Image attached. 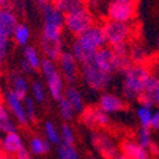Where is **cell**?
Here are the masks:
<instances>
[{
	"instance_id": "1",
	"label": "cell",
	"mask_w": 159,
	"mask_h": 159,
	"mask_svg": "<svg viewBox=\"0 0 159 159\" xmlns=\"http://www.w3.org/2000/svg\"><path fill=\"white\" fill-rule=\"evenodd\" d=\"M152 72L147 65H130L123 72V97L125 101H138L144 93V89Z\"/></svg>"
},
{
	"instance_id": "2",
	"label": "cell",
	"mask_w": 159,
	"mask_h": 159,
	"mask_svg": "<svg viewBox=\"0 0 159 159\" xmlns=\"http://www.w3.org/2000/svg\"><path fill=\"white\" fill-rule=\"evenodd\" d=\"M41 71L44 81H46V87L48 91V95L53 98L54 101H58L65 96V78L58 68V65L56 61H52L49 58H43L42 65H41Z\"/></svg>"
},
{
	"instance_id": "3",
	"label": "cell",
	"mask_w": 159,
	"mask_h": 159,
	"mask_svg": "<svg viewBox=\"0 0 159 159\" xmlns=\"http://www.w3.org/2000/svg\"><path fill=\"white\" fill-rule=\"evenodd\" d=\"M95 24L91 9L86 5L65 15V29L73 37H78Z\"/></svg>"
},
{
	"instance_id": "4",
	"label": "cell",
	"mask_w": 159,
	"mask_h": 159,
	"mask_svg": "<svg viewBox=\"0 0 159 159\" xmlns=\"http://www.w3.org/2000/svg\"><path fill=\"white\" fill-rule=\"evenodd\" d=\"M104 33L106 37V43L110 47L129 43L133 35V27L130 23H123L116 20H107L102 24Z\"/></svg>"
},
{
	"instance_id": "5",
	"label": "cell",
	"mask_w": 159,
	"mask_h": 159,
	"mask_svg": "<svg viewBox=\"0 0 159 159\" xmlns=\"http://www.w3.org/2000/svg\"><path fill=\"white\" fill-rule=\"evenodd\" d=\"M81 76L89 89L96 92H105L111 84L112 75L97 68L92 62L81 66Z\"/></svg>"
},
{
	"instance_id": "6",
	"label": "cell",
	"mask_w": 159,
	"mask_h": 159,
	"mask_svg": "<svg viewBox=\"0 0 159 159\" xmlns=\"http://www.w3.org/2000/svg\"><path fill=\"white\" fill-rule=\"evenodd\" d=\"M91 144L102 159H112L120 153V147L112 139V136L104 131L93 130L91 134Z\"/></svg>"
},
{
	"instance_id": "7",
	"label": "cell",
	"mask_w": 159,
	"mask_h": 159,
	"mask_svg": "<svg viewBox=\"0 0 159 159\" xmlns=\"http://www.w3.org/2000/svg\"><path fill=\"white\" fill-rule=\"evenodd\" d=\"M3 101L14 117L16 124L22 128H28L29 126V120L25 112V106H24V100L22 97H19L16 93H14L10 89H7L3 93Z\"/></svg>"
},
{
	"instance_id": "8",
	"label": "cell",
	"mask_w": 159,
	"mask_h": 159,
	"mask_svg": "<svg viewBox=\"0 0 159 159\" xmlns=\"http://www.w3.org/2000/svg\"><path fill=\"white\" fill-rule=\"evenodd\" d=\"M75 41L80 46H82L84 48H86L92 53H96V51L102 48L104 46H107L104 28L102 25H98V24H93L82 34L75 37Z\"/></svg>"
},
{
	"instance_id": "9",
	"label": "cell",
	"mask_w": 159,
	"mask_h": 159,
	"mask_svg": "<svg viewBox=\"0 0 159 159\" xmlns=\"http://www.w3.org/2000/svg\"><path fill=\"white\" fill-rule=\"evenodd\" d=\"M41 51L44 58L52 61H58V58L63 53V41L62 32H43L41 34Z\"/></svg>"
},
{
	"instance_id": "10",
	"label": "cell",
	"mask_w": 159,
	"mask_h": 159,
	"mask_svg": "<svg viewBox=\"0 0 159 159\" xmlns=\"http://www.w3.org/2000/svg\"><path fill=\"white\" fill-rule=\"evenodd\" d=\"M92 63L97 68H100L104 72L110 73V75H114L115 72H120L119 58L110 46H104L102 48L96 51L92 58Z\"/></svg>"
},
{
	"instance_id": "11",
	"label": "cell",
	"mask_w": 159,
	"mask_h": 159,
	"mask_svg": "<svg viewBox=\"0 0 159 159\" xmlns=\"http://www.w3.org/2000/svg\"><path fill=\"white\" fill-rule=\"evenodd\" d=\"M106 14L110 20L130 23L136 14V5H135V3L111 0L107 5Z\"/></svg>"
},
{
	"instance_id": "12",
	"label": "cell",
	"mask_w": 159,
	"mask_h": 159,
	"mask_svg": "<svg viewBox=\"0 0 159 159\" xmlns=\"http://www.w3.org/2000/svg\"><path fill=\"white\" fill-rule=\"evenodd\" d=\"M43 16V27L42 29L47 30H61L65 29V14L59 11L53 3L44 4L43 7L39 8Z\"/></svg>"
},
{
	"instance_id": "13",
	"label": "cell",
	"mask_w": 159,
	"mask_h": 159,
	"mask_svg": "<svg viewBox=\"0 0 159 159\" xmlns=\"http://www.w3.org/2000/svg\"><path fill=\"white\" fill-rule=\"evenodd\" d=\"M58 68L61 71L65 81L68 82V85H73L77 78H78V62L76 61V58L73 57V54L71 52H66L63 51V53L61 54V57L58 58L57 61Z\"/></svg>"
},
{
	"instance_id": "14",
	"label": "cell",
	"mask_w": 159,
	"mask_h": 159,
	"mask_svg": "<svg viewBox=\"0 0 159 159\" xmlns=\"http://www.w3.org/2000/svg\"><path fill=\"white\" fill-rule=\"evenodd\" d=\"M126 101L125 98L121 96H117L111 92H102L98 97L97 101V107L105 111L106 114H117V112H123L126 110Z\"/></svg>"
},
{
	"instance_id": "15",
	"label": "cell",
	"mask_w": 159,
	"mask_h": 159,
	"mask_svg": "<svg viewBox=\"0 0 159 159\" xmlns=\"http://www.w3.org/2000/svg\"><path fill=\"white\" fill-rule=\"evenodd\" d=\"M119 147H120V152L130 159H153L150 152L142 147L135 139H124Z\"/></svg>"
},
{
	"instance_id": "16",
	"label": "cell",
	"mask_w": 159,
	"mask_h": 159,
	"mask_svg": "<svg viewBox=\"0 0 159 159\" xmlns=\"http://www.w3.org/2000/svg\"><path fill=\"white\" fill-rule=\"evenodd\" d=\"M0 142H2L3 153L11 155V157H15L18 154V152H20L25 147L24 139L19 131H11V133L4 134L0 138Z\"/></svg>"
},
{
	"instance_id": "17",
	"label": "cell",
	"mask_w": 159,
	"mask_h": 159,
	"mask_svg": "<svg viewBox=\"0 0 159 159\" xmlns=\"http://www.w3.org/2000/svg\"><path fill=\"white\" fill-rule=\"evenodd\" d=\"M8 82H9L8 89H10L14 93H16L19 97H22L23 100L28 96L30 84L28 82V78L23 72H19V71L10 72L8 76Z\"/></svg>"
},
{
	"instance_id": "18",
	"label": "cell",
	"mask_w": 159,
	"mask_h": 159,
	"mask_svg": "<svg viewBox=\"0 0 159 159\" xmlns=\"http://www.w3.org/2000/svg\"><path fill=\"white\" fill-rule=\"evenodd\" d=\"M18 24V14L13 8L0 9V33L3 35L11 38Z\"/></svg>"
},
{
	"instance_id": "19",
	"label": "cell",
	"mask_w": 159,
	"mask_h": 159,
	"mask_svg": "<svg viewBox=\"0 0 159 159\" xmlns=\"http://www.w3.org/2000/svg\"><path fill=\"white\" fill-rule=\"evenodd\" d=\"M52 144L47 140L46 138L41 135H33L30 136L29 142H28V149L34 157H43L48 154L52 150Z\"/></svg>"
},
{
	"instance_id": "20",
	"label": "cell",
	"mask_w": 159,
	"mask_h": 159,
	"mask_svg": "<svg viewBox=\"0 0 159 159\" xmlns=\"http://www.w3.org/2000/svg\"><path fill=\"white\" fill-rule=\"evenodd\" d=\"M65 97L71 102V105L73 106V109L76 110V112L78 115L81 114L84 111V109L86 107L85 100H84V96H82L81 91H80L73 85H68L66 87V90H65Z\"/></svg>"
},
{
	"instance_id": "21",
	"label": "cell",
	"mask_w": 159,
	"mask_h": 159,
	"mask_svg": "<svg viewBox=\"0 0 159 159\" xmlns=\"http://www.w3.org/2000/svg\"><path fill=\"white\" fill-rule=\"evenodd\" d=\"M129 58L133 65H147L149 59L148 49L140 43H133L129 46Z\"/></svg>"
},
{
	"instance_id": "22",
	"label": "cell",
	"mask_w": 159,
	"mask_h": 159,
	"mask_svg": "<svg viewBox=\"0 0 159 159\" xmlns=\"http://www.w3.org/2000/svg\"><path fill=\"white\" fill-rule=\"evenodd\" d=\"M23 61L27 62L34 71H39L43 58L41 56V52H39L35 47L28 44L23 48Z\"/></svg>"
},
{
	"instance_id": "23",
	"label": "cell",
	"mask_w": 159,
	"mask_h": 159,
	"mask_svg": "<svg viewBox=\"0 0 159 159\" xmlns=\"http://www.w3.org/2000/svg\"><path fill=\"white\" fill-rule=\"evenodd\" d=\"M30 37H32V33H30V28L25 24V23H19L11 35V39L13 42L19 46V47H25L29 44V41H30Z\"/></svg>"
},
{
	"instance_id": "24",
	"label": "cell",
	"mask_w": 159,
	"mask_h": 159,
	"mask_svg": "<svg viewBox=\"0 0 159 159\" xmlns=\"http://www.w3.org/2000/svg\"><path fill=\"white\" fill-rule=\"evenodd\" d=\"M43 133H44V138L47 140L57 147L58 144H61V133H59V128L52 121V120H46L43 123Z\"/></svg>"
},
{
	"instance_id": "25",
	"label": "cell",
	"mask_w": 159,
	"mask_h": 159,
	"mask_svg": "<svg viewBox=\"0 0 159 159\" xmlns=\"http://www.w3.org/2000/svg\"><path fill=\"white\" fill-rule=\"evenodd\" d=\"M57 159H82L78 149L73 144L61 143L56 147Z\"/></svg>"
},
{
	"instance_id": "26",
	"label": "cell",
	"mask_w": 159,
	"mask_h": 159,
	"mask_svg": "<svg viewBox=\"0 0 159 159\" xmlns=\"http://www.w3.org/2000/svg\"><path fill=\"white\" fill-rule=\"evenodd\" d=\"M29 92L32 98L37 102V104H44L46 98H47V87L43 82H41L39 80H33L30 82V87H29Z\"/></svg>"
},
{
	"instance_id": "27",
	"label": "cell",
	"mask_w": 159,
	"mask_h": 159,
	"mask_svg": "<svg viewBox=\"0 0 159 159\" xmlns=\"http://www.w3.org/2000/svg\"><path fill=\"white\" fill-rule=\"evenodd\" d=\"M57 107H58V112L59 116L63 120V123H71L75 116H76V110L73 109V106L71 105V102L67 100V98L63 96L61 100L57 101Z\"/></svg>"
},
{
	"instance_id": "28",
	"label": "cell",
	"mask_w": 159,
	"mask_h": 159,
	"mask_svg": "<svg viewBox=\"0 0 159 159\" xmlns=\"http://www.w3.org/2000/svg\"><path fill=\"white\" fill-rule=\"evenodd\" d=\"M53 5L62 14H70L85 5L84 0H53Z\"/></svg>"
},
{
	"instance_id": "29",
	"label": "cell",
	"mask_w": 159,
	"mask_h": 159,
	"mask_svg": "<svg viewBox=\"0 0 159 159\" xmlns=\"http://www.w3.org/2000/svg\"><path fill=\"white\" fill-rule=\"evenodd\" d=\"M153 107L143 106V105H138L135 110V115L139 124L142 128H150V121H152V116H153Z\"/></svg>"
},
{
	"instance_id": "30",
	"label": "cell",
	"mask_w": 159,
	"mask_h": 159,
	"mask_svg": "<svg viewBox=\"0 0 159 159\" xmlns=\"http://www.w3.org/2000/svg\"><path fill=\"white\" fill-rule=\"evenodd\" d=\"M95 111H96V106H86L84 109V111L80 114V119H81V123L91 129V130H96V120H95Z\"/></svg>"
},
{
	"instance_id": "31",
	"label": "cell",
	"mask_w": 159,
	"mask_h": 159,
	"mask_svg": "<svg viewBox=\"0 0 159 159\" xmlns=\"http://www.w3.org/2000/svg\"><path fill=\"white\" fill-rule=\"evenodd\" d=\"M59 133H61V143H66V144H73L76 145V135H75V130L71 126L70 123H62L59 126Z\"/></svg>"
},
{
	"instance_id": "32",
	"label": "cell",
	"mask_w": 159,
	"mask_h": 159,
	"mask_svg": "<svg viewBox=\"0 0 159 159\" xmlns=\"http://www.w3.org/2000/svg\"><path fill=\"white\" fill-rule=\"evenodd\" d=\"M135 140L144 148H149V145L153 143V133L150 128H139L136 133V139Z\"/></svg>"
},
{
	"instance_id": "33",
	"label": "cell",
	"mask_w": 159,
	"mask_h": 159,
	"mask_svg": "<svg viewBox=\"0 0 159 159\" xmlns=\"http://www.w3.org/2000/svg\"><path fill=\"white\" fill-rule=\"evenodd\" d=\"M37 102L32 98V96H27L24 98V106H25V112L28 116V120L30 124L37 123V119H38V111H37Z\"/></svg>"
},
{
	"instance_id": "34",
	"label": "cell",
	"mask_w": 159,
	"mask_h": 159,
	"mask_svg": "<svg viewBox=\"0 0 159 159\" xmlns=\"http://www.w3.org/2000/svg\"><path fill=\"white\" fill-rule=\"evenodd\" d=\"M95 120H96V128L97 129H106L111 124V117L109 114L102 111L101 109H98L96 106L95 111Z\"/></svg>"
},
{
	"instance_id": "35",
	"label": "cell",
	"mask_w": 159,
	"mask_h": 159,
	"mask_svg": "<svg viewBox=\"0 0 159 159\" xmlns=\"http://www.w3.org/2000/svg\"><path fill=\"white\" fill-rule=\"evenodd\" d=\"M150 129L155 130V131H159V109L153 112L152 121H150Z\"/></svg>"
},
{
	"instance_id": "36",
	"label": "cell",
	"mask_w": 159,
	"mask_h": 159,
	"mask_svg": "<svg viewBox=\"0 0 159 159\" xmlns=\"http://www.w3.org/2000/svg\"><path fill=\"white\" fill-rule=\"evenodd\" d=\"M15 159H33V155L29 152V149L24 147L20 152H18V154L15 155Z\"/></svg>"
},
{
	"instance_id": "37",
	"label": "cell",
	"mask_w": 159,
	"mask_h": 159,
	"mask_svg": "<svg viewBox=\"0 0 159 159\" xmlns=\"http://www.w3.org/2000/svg\"><path fill=\"white\" fill-rule=\"evenodd\" d=\"M148 150L150 152V154L153 155V158H154V157H159V145H158L155 142H153V143L149 145Z\"/></svg>"
},
{
	"instance_id": "38",
	"label": "cell",
	"mask_w": 159,
	"mask_h": 159,
	"mask_svg": "<svg viewBox=\"0 0 159 159\" xmlns=\"http://www.w3.org/2000/svg\"><path fill=\"white\" fill-rule=\"evenodd\" d=\"M150 97H152V100H153V102H154V106L159 109V85L157 86V89L154 90V92L152 93Z\"/></svg>"
},
{
	"instance_id": "39",
	"label": "cell",
	"mask_w": 159,
	"mask_h": 159,
	"mask_svg": "<svg viewBox=\"0 0 159 159\" xmlns=\"http://www.w3.org/2000/svg\"><path fill=\"white\" fill-rule=\"evenodd\" d=\"M15 0H0V9L4 8H13L14 9Z\"/></svg>"
},
{
	"instance_id": "40",
	"label": "cell",
	"mask_w": 159,
	"mask_h": 159,
	"mask_svg": "<svg viewBox=\"0 0 159 159\" xmlns=\"http://www.w3.org/2000/svg\"><path fill=\"white\" fill-rule=\"evenodd\" d=\"M85 5L89 8H97L98 4H100V0H84Z\"/></svg>"
},
{
	"instance_id": "41",
	"label": "cell",
	"mask_w": 159,
	"mask_h": 159,
	"mask_svg": "<svg viewBox=\"0 0 159 159\" xmlns=\"http://www.w3.org/2000/svg\"><path fill=\"white\" fill-rule=\"evenodd\" d=\"M32 2L38 7V8H41V7H43L44 4H48V3H52L53 0H32Z\"/></svg>"
},
{
	"instance_id": "42",
	"label": "cell",
	"mask_w": 159,
	"mask_h": 159,
	"mask_svg": "<svg viewBox=\"0 0 159 159\" xmlns=\"http://www.w3.org/2000/svg\"><path fill=\"white\" fill-rule=\"evenodd\" d=\"M112 159H130V158H129V157H126L125 154H123V153L120 152V153H119L116 157H114Z\"/></svg>"
},
{
	"instance_id": "43",
	"label": "cell",
	"mask_w": 159,
	"mask_h": 159,
	"mask_svg": "<svg viewBox=\"0 0 159 159\" xmlns=\"http://www.w3.org/2000/svg\"><path fill=\"white\" fill-rule=\"evenodd\" d=\"M154 75L159 77V59H158V61L155 62V65H154Z\"/></svg>"
},
{
	"instance_id": "44",
	"label": "cell",
	"mask_w": 159,
	"mask_h": 159,
	"mask_svg": "<svg viewBox=\"0 0 159 159\" xmlns=\"http://www.w3.org/2000/svg\"><path fill=\"white\" fill-rule=\"evenodd\" d=\"M0 159H15V157H11V155H8V154H0Z\"/></svg>"
},
{
	"instance_id": "45",
	"label": "cell",
	"mask_w": 159,
	"mask_h": 159,
	"mask_svg": "<svg viewBox=\"0 0 159 159\" xmlns=\"http://www.w3.org/2000/svg\"><path fill=\"white\" fill-rule=\"evenodd\" d=\"M157 51L159 52V34H158V38H157Z\"/></svg>"
},
{
	"instance_id": "46",
	"label": "cell",
	"mask_w": 159,
	"mask_h": 159,
	"mask_svg": "<svg viewBox=\"0 0 159 159\" xmlns=\"http://www.w3.org/2000/svg\"><path fill=\"white\" fill-rule=\"evenodd\" d=\"M120 2H128V3H136V0H120Z\"/></svg>"
},
{
	"instance_id": "47",
	"label": "cell",
	"mask_w": 159,
	"mask_h": 159,
	"mask_svg": "<svg viewBox=\"0 0 159 159\" xmlns=\"http://www.w3.org/2000/svg\"><path fill=\"white\" fill-rule=\"evenodd\" d=\"M0 154H3V148H2V142H0Z\"/></svg>"
},
{
	"instance_id": "48",
	"label": "cell",
	"mask_w": 159,
	"mask_h": 159,
	"mask_svg": "<svg viewBox=\"0 0 159 159\" xmlns=\"http://www.w3.org/2000/svg\"><path fill=\"white\" fill-rule=\"evenodd\" d=\"M89 159H96V158H92V157H90V158H89Z\"/></svg>"
}]
</instances>
